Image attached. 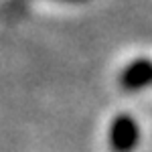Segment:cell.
<instances>
[{
  "label": "cell",
  "instance_id": "1",
  "mask_svg": "<svg viewBox=\"0 0 152 152\" xmlns=\"http://www.w3.org/2000/svg\"><path fill=\"white\" fill-rule=\"evenodd\" d=\"M107 144L112 152H134L140 144V126L130 114H118L107 130Z\"/></svg>",
  "mask_w": 152,
  "mask_h": 152
},
{
  "label": "cell",
  "instance_id": "2",
  "mask_svg": "<svg viewBox=\"0 0 152 152\" xmlns=\"http://www.w3.org/2000/svg\"><path fill=\"white\" fill-rule=\"evenodd\" d=\"M120 85L126 91H140L152 85V61L146 57H138L128 63L120 75Z\"/></svg>",
  "mask_w": 152,
  "mask_h": 152
},
{
  "label": "cell",
  "instance_id": "3",
  "mask_svg": "<svg viewBox=\"0 0 152 152\" xmlns=\"http://www.w3.org/2000/svg\"><path fill=\"white\" fill-rule=\"evenodd\" d=\"M61 2H85V0H61Z\"/></svg>",
  "mask_w": 152,
  "mask_h": 152
}]
</instances>
